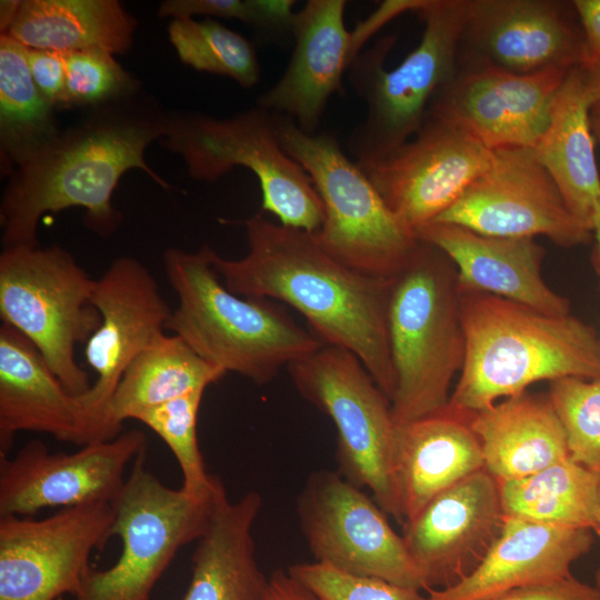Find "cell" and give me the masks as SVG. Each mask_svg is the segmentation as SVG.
<instances>
[{
	"label": "cell",
	"mask_w": 600,
	"mask_h": 600,
	"mask_svg": "<svg viewBox=\"0 0 600 600\" xmlns=\"http://www.w3.org/2000/svg\"><path fill=\"white\" fill-rule=\"evenodd\" d=\"M293 0H167L158 10L162 18L192 19L208 16L238 19L267 37L292 36Z\"/></svg>",
	"instance_id": "obj_37"
},
{
	"label": "cell",
	"mask_w": 600,
	"mask_h": 600,
	"mask_svg": "<svg viewBox=\"0 0 600 600\" xmlns=\"http://www.w3.org/2000/svg\"><path fill=\"white\" fill-rule=\"evenodd\" d=\"M599 522H600V498H599ZM594 586H597L600 589V568L596 571V574H594Z\"/></svg>",
	"instance_id": "obj_47"
},
{
	"label": "cell",
	"mask_w": 600,
	"mask_h": 600,
	"mask_svg": "<svg viewBox=\"0 0 600 600\" xmlns=\"http://www.w3.org/2000/svg\"><path fill=\"white\" fill-rule=\"evenodd\" d=\"M248 253L212 264L223 284L247 298L282 301L328 346L353 353L391 401L388 306L393 279L351 269L326 252L311 232L276 223L259 212L244 222Z\"/></svg>",
	"instance_id": "obj_1"
},
{
	"label": "cell",
	"mask_w": 600,
	"mask_h": 600,
	"mask_svg": "<svg viewBox=\"0 0 600 600\" xmlns=\"http://www.w3.org/2000/svg\"><path fill=\"white\" fill-rule=\"evenodd\" d=\"M484 470L498 482L533 474L569 457L562 424L549 400L521 393L470 414Z\"/></svg>",
	"instance_id": "obj_27"
},
{
	"label": "cell",
	"mask_w": 600,
	"mask_h": 600,
	"mask_svg": "<svg viewBox=\"0 0 600 600\" xmlns=\"http://www.w3.org/2000/svg\"><path fill=\"white\" fill-rule=\"evenodd\" d=\"M589 529L542 523L506 516L488 553L461 581L429 589L421 600H493L517 589L563 579L589 552Z\"/></svg>",
	"instance_id": "obj_22"
},
{
	"label": "cell",
	"mask_w": 600,
	"mask_h": 600,
	"mask_svg": "<svg viewBox=\"0 0 600 600\" xmlns=\"http://www.w3.org/2000/svg\"><path fill=\"white\" fill-rule=\"evenodd\" d=\"M136 27L117 0H23L1 34L30 49L121 54L130 50Z\"/></svg>",
	"instance_id": "obj_29"
},
{
	"label": "cell",
	"mask_w": 600,
	"mask_h": 600,
	"mask_svg": "<svg viewBox=\"0 0 600 600\" xmlns=\"http://www.w3.org/2000/svg\"><path fill=\"white\" fill-rule=\"evenodd\" d=\"M416 237L440 250L458 270L468 291L500 297L538 311L566 316L569 302L554 292L541 273L543 249L533 238H500L432 221Z\"/></svg>",
	"instance_id": "obj_24"
},
{
	"label": "cell",
	"mask_w": 600,
	"mask_h": 600,
	"mask_svg": "<svg viewBox=\"0 0 600 600\" xmlns=\"http://www.w3.org/2000/svg\"><path fill=\"white\" fill-rule=\"evenodd\" d=\"M21 1L19 0H2L0 4V29L1 33H6L13 22Z\"/></svg>",
	"instance_id": "obj_45"
},
{
	"label": "cell",
	"mask_w": 600,
	"mask_h": 600,
	"mask_svg": "<svg viewBox=\"0 0 600 600\" xmlns=\"http://www.w3.org/2000/svg\"><path fill=\"white\" fill-rule=\"evenodd\" d=\"M137 94L94 109L13 168L0 204L3 248L39 246L40 218L72 207L86 210L88 228L109 236L121 222L112 194L131 169L170 188L144 159L148 146L166 136L168 114Z\"/></svg>",
	"instance_id": "obj_2"
},
{
	"label": "cell",
	"mask_w": 600,
	"mask_h": 600,
	"mask_svg": "<svg viewBox=\"0 0 600 600\" xmlns=\"http://www.w3.org/2000/svg\"><path fill=\"white\" fill-rule=\"evenodd\" d=\"M214 250L170 248L163 269L178 297L167 330L200 357L256 384L272 381L281 370L323 343L269 299L230 291L212 264Z\"/></svg>",
	"instance_id": "obj_4"
},
{
	"label": "cell",
	"mask_w": 600,
	"mask_h": 600,
	"mask_svg": "<svg viewBox=\"0 0 600 600\" xmlns=\"http://www.w3.org/2000/svg\"><path fill=\"white\" fill-rule=\"evenodd\" d=\"M504 517L499 483L482 469L406 521L401 536L424 591L453 586L473 571L498 539Z\"/></svg>",
	"instance_id": "obj_20"
},
{
	"label": "cell",
	"mask_w": 600,
	"mask_h": 600,
	"mask_svg": "<svg viewBox=\"0 0 600 600\" xmlns=\"http://www.w3.org/2000/svg\"><path fill=\"white\" fill-rule=\"evenodd\" d=\"M493 154L494 150L464 130L426 116L411 140L359 167L389 208L416 233L462 196L489 168Z\"/></svg>",
	"instance_id": "obj_16"
},
{
	"label": "cell",
	"mask_w": 600,
	"mask_h": 600,
	"mask_svg": "<svg viewBox=\"0 0 600 600\" xmlns=\"http://www.w3.org/2000/svg\"><path fill=\"white\" fill-rule=\"evenodd\" d=\"M143 432L130 430L114 439L52 453L33 440L13 458L0 456V517L34 516L46 508L112 503L126 482V469L146 453Z\"/></svg>",
	"instance_id": "obj_18"
},
{
	"label": "cell",
	"mask_w": 600,
	"mask_h": 600,
	"mask_svg": "<svg viewBox=\"0 0 600 600\" xmlns=\"http://www.w3.org/2000/svg\"><path fill=\"white\" fill-rule=\"evenodd\" d=\"M444 259L436 247L420 241L408 266L393 279L388 333L397 424L446 410L452 378L463 363L459 301Z\"/></svg>",
	"instance_id": "obj_6"
},
{
	"label": "cell",
	"mask_w": 600,
	"mask_h": 600,
	"mask_svg": "<svg viewBox=\"0 0 600 600\" xmlns=\"http://www.w3.org/2000/svg\"><path fill=\"white\" fill-rule=\"evenodd\" d=\"M532 150L571 212L591 230L600 176L582 66L566 77L553 99L548 127Z\"/></svg>",
	"instance_id": "obj_28"
},
{
	"label": "cell",
	"mask_w": 600,
	"mask_h": 600,
	"mask_svg": "<svg viewBox=\"0 0 600 600\" xmlns=\"http://www.w3.org/2000/svg\"><path fill=\"white\" fill-rule=\"evenodd\" d=\"M28 48L0 36V147L13 168L59 133L52 107L37 88Z\"/></svg>",
	"instance_id": "obj_32"
},
{
	"label": "cell",
	"mask_w": 600,
	"mask_h": 600,
	"mask_svg": "<svg viewBox=\"0 0 600 600\" xmlns=\"http://www.w3.org/2000/svg\"><path fill=\"white\" fill-rule=\"evenodd\" d=\"M591 232L594 238V266L600 277V198L596 201L593 206V211L591 216Z\"/></svg>",
	"instance_id": "obj_44"
},
{
	"label": "cell",
	"mask_w": 600,
	"mask_h": 600,
	"mask_svg": "<svg viewBox=\"0 0 600 600\" xmlns=\"http://www.w3.org/2000/svg\"><path fill=\"white\" fill-rule=\"evenodd\" d=\"M262 600H320L289 571L276 570L268 580Z\"/></svg>",
	"instance_id": "obj_42"
},
{
	"label": "cell",
	"mask_w": 600,
	"mask_h": 600,
	"mask_svg": "<svg viewBox=\"0 0 600 600\" xmlns=\"http://www.w3.org/2000/svg\"><path fill=\"white\" fill-rule=\"evenodd\" d=\"M549 400L562 424L569 457L600 476V378L551 381Z\"/></svg>",
	"instance_id": "obj_35"
},
{
	"label": "cell",
	"mask_w": 600,
	"mask_h": 600,
	"mask_svg": "<svg viewBox=\"0 0 600 600\" xmlns=\"http://www.w3.org/2000/svg\"><path fill=\"white\" fill-rule=\"evenodd\" d=\"M584 40V62L600 63V0L572 1Z\"/></svg>",
	"instance_id": "obj_41"
},
{
	"label": "cell",
	"mask_w": 600,
	"mask_h": 600,
	"mask_svg": "<svg viewBox=\"0 0 600 600\" xmlns=\"http://www.w3.org/2000/svg\"><path fill=\"white\" fill-rule=\"evenodd\" d=\"M458 61L520 74L583 64V33L572 1L469 0Z\"/></svg>",
	"instance_id": "obj_19"
},
{
	"label": "cell",
	"mask_w": 600,
	"mask_h": 600,
	"mask_svg": "<svg viewBox=\"0 0 600 600\" xmlns=\"http://www.w3.org/2000/svg\"><path fill=\"white\" fill-rule=\"evenodd\" d=\"M162 146L180 156L194 180L213 182L233 167L258 179L261 210L281 224L317 232L322 201L306 170L281 147L273 114L259 106L229 118L170 113Z\"/></svg>",
	"instance_id": "obj_8"
},
{
	"label": "cell",
	"mask_w": 600,
	"mask_h": 600,
	"mask_svg": "<svg viewBox=\"0 0 600 600\" xmlns=\"http://www.w3.org/2000/svg\"><path fill=\"white\" fill-rule=\"evenodd\" d=\"M203 392H190L146 409L134 418L169 447L182 473L181 488L197 497L209 494L217 480L216 476L206 471L197 438V419Z\"/></svg>",
	"instance_id": "obj_34"
},
{
	"label": "cell",
	"mask_w": 600,
	"mask_h": 600,
	"mask_svg": "<svg viewBox=\"0 0 600 600\" xmlns=\"http://www.w3.org/2000/svg\"><path fill=\"white\" fill-rule=\"evenodd\" d=\"M170 42L180 60L198 71L229 77L243 88L260 80L253 44L213 19H173L168 26Z\"/></svg>",
	"instance_id": "obj_33"
},
{
	"label": "cell",
	"mask_w": 600,
	"mask_h": 600,
	"mask_svg": "<svg viewBox=\"0 0 600 600\" xmlns=\"http://www.w3.org/2000/svg\"><path fill=\"white\" fill-rule=\"evenodd\" d=\"M66 90L62 108H101L138 93V82L113 54L103 50L63 53Z\"/></svg>",
	"instance_id": "obj_36"
},
{
	"label": "cell",
	"mask_w": 600,
	"mask_h": 600,
	"mask_svg": "<svg viewBox=\"0 0 600 600\" xmlns=\"http://www.w3.org/2000/svg\"><path fill=\"white\" fill-rule=\"evenodd\" d=\"M468 6L469 0H421L414 11L424 23L420 42L391 70L384 60L393 36L352 60L348 78L366 104L363 120L348 139L359 166L390 154L419 131L432 97L457 69Z\"/></svg>",
	"instance_id": "obj_5"
},
{
	"label": "cell",
	"mask_w": 600,
	"mask_h": 600,
	"mask_svg": "<svg viewBox=\"0 0 600 600\" xmlns=\"http://www.w3.org/2000/svg\"><path fill=\"white\" fill-rule=\"evenodd\" d=\"M110 502L62 508L34 520L0 517V600H56L74 596L93 550L113 536Z\"/></svg>",
	"instance_id": "obj_13"
},
{
	"label": "cell",
	"mask_w": 600,
	"mask_h": 600,
	"mask_svg": "<svg viewBox=\"0 0 600 600\" xmlns=\"http://www.w3.org/2000/svg\"><path fill=\"white\" fill-rule=\"evenodd\" d=\"M286 369L298 392L333 421L342 476L369 488L382 510L403 524L393 480L391 401L362 362L348 350L322 344Z\"/></svg>",
	"instance_id": "obj_11"
},
{
	"label": "cell",
	"mask_w": 600,
	"mask_h": 600,
	"mask_svg": "<svg viewBox=\"0 0 600 600\" xmlns=\"http://www.w3.org/2000/svg\"><path fill=\"white\" fill-rule=\"evenodd\" d=\"M498 483L506 516L600 533V476L570 457Z\"/></svg>",
	"instance_id": "obj_31"
},
{
	"label": "cell",
	"mask_w": 600,
	"mask_h": 600,
	"mask_svg": "<svg viewBox=\"0 0 600 600\" xmlns=\"http://www.w3.org/2000/svg\"><path fill=\"white\" fill-rule=\"evenodd\" d=\"M570 70L520 74L458 61L452 77L432 97L426 116L464 130L491 150L533 149Z\"/></svg>",
	"instance_id": "obj_17"
},
{
	"label": "cell",
	"mask_w": 600,
	"mask_h": 600,
	"mask_svg": "<svg viewBox=\"0 0 600 600\" xmlns=\"http://www.w3.org/2000/svg\"><path fill=\"white\" fill-rule=\"evenodd\" d=\"M346 7L344 0H309L296 13L290 61L257 106L317 133L330 98L344 91L343 73L359 53L344 23Z\"/></svg>",
	"instance_id": "obj_21"
},
{
	"label": "cell",
	"mask_w": 600,
	"mask_h": 600,
	"mask_svg": "<svg viewBox=\"0 0 600 600\" xmlns=\"http://www.w3.org/2000/svg\"><path fill=\"white\" fill-rule=\"evenodd\" d=\"M281 147L309 174L324 218L314 237L321 248L359 272L393 279L408 266L419 239L389 208L366 172L330 132L309 134L273 113Z\"/></svg>",
	"instance_id": "obj_7"
},
{
	"label": "cell",
	"mask_w": 600,
	"mask_h": 600,
	"mask_svg": "<svg viewBox=\"0 0 600 600\" xmlns=\"http://www.w3.org/2000/svg\"><path fill=\"white\" fill-rule=\"evenodd\" d=\"M27 58L40 93L52 107L62 108L66 90L63 53L28 48Z\"/></svg>",
	"instance_id": "obj_39"
},
{
	"label": "cell",
	"mask_w": 600,
	"mask_h": 600,
	"mask_svg": "<svg viewBox=\"0 0 600 600\" xmlns=\"http://www.w3.org/2000/svg\"><path fill=\"white\" fill-rule=\"evenodd\" d=\"M224 374L179 336L163 334L123 372L109 404L108 423L119 436L123 421L190 392L204 391Z\"/></svg>",
	"instance_id": "obj_30"
},
{
	"label": "cell",
	"mask_w": 600,
	"mask_h": 600,
	"mask_svg": "<svg viewBox=\"0 0 600 600\" xmlns=\"http://www.w3.org/2000/svg\"><path fill=\"white\" fill-rule=\"evenodd\" d=\"M464 417L447 408L397 424L392 467L403 523L439 493L484 469L479 441Z\"/></svg>",
	"instance_id": "obj_25"
},
{
	"label": "cell",
	"mask_w": 600,
	"mask_h": 600,
	"mask_svg": "<svg viewBox=\"0 0 600 600\" xmlns=\"http://www.w3.org/2000/svg\"><path fill=\"white\" fill-rule=\"evenodd\" d=\"M591 123H592L593 136L600 143V123L597 121H593L592 119H591Z\"/></svg>",
	"instance_id": "obj_46"
},
{
	"label": "cell",
	"mask_w": 600,
	"mask_h": 600,
	"mask_svg": "<svg viewBox=\"0 0 600 600\" xmlns=\"http://www.w3.org/2000/svg\"><path fill=\"white\" fill-rule=\"evenodd\" d=\"M19 431H36L86 446L102 441L78 396L71 394L38 349L20 332L0 327V456Z\"/></svg>",
	"instance_id": "obj_23"
},
{
	"label": "cell",
	"mask_w": 600,
	"mask_h": 600,
	"mask_svg": "<svg viewBox=\"0 0 600 600\" xmlns=\"http://www.w3.org/2000/svg\"><path fill=\"white\" fill-rule=\"evenodd\" d=\"M297 513L314 561L424 591L404 540L387 513L342 474L311 473L297 498Z\"/></svg>",
	"instance_id": "obj_12"
},
{
	"label": "cell",
	"mask_w": 600,
	"mask_h": 600,
	"mask_svg": "<svg viewBox=\"0 0 600 600\" xmlns=\"http://www.w3.org/2000/svg\"><path fill=\"white\" fill-rule=\"evenodd\" d=\"M91 304L100 323L86 342L87 363L97 378L78 396L102 441L116 436L108 409L117 386L132 360L161 338L172 310L157 280L138 259L123 256L96 279Z\"/></svg>",
	"instance_id": "obj_15"
},
{
	"label": "cell",
	"mask_w": 600,
	"mask_h": 600,
	"mask_svg": "<svg viewBox=\"0 0 600 600\" xmlns=\"http://www.w3.org/2000/svg\"><path fill=\"white\" fill-rule=\"evenodd\" d=\"M261 504L254 491L231 501L220 480L182 600H262L269 578L259 568L252 537Z\"/></svg>",
	"instance_id": "obj_26"
},
{
	"label": "cell",
	"mask_w": 600,
	"mask_h": 600,
	"mask_svg": "<svg viewBox=\"0 0 600 600\" xmlns=\"http://www.w3.org/2000/svg\"><path fill=\"white\" fill-rule=\"evenodd\" d=\"M96 279L59 246H18L0 254V318L26 337L73 396L90 388L76 346L100 323L91 304Z\"/></svg>",
	"instance_id": "obj_9"
},
{
	"label": "cell",
	"mask_w": 600,
	"mask_h": 600,
	"mask_svg": "<svg viewBox=\"0 0 600 600\" xmlns=\"http://www.w3.org/2000/svg\"><path fill=\"white\" fill-rule=\"evenodd\" d=\"M144 456L133 461L112 502L121 553L108 569L89 567L74 600H149L177 552L197 541L208 524L220 479L209 494L192 496L163 484L146 468Z\"/></svg>",
	"instance_id": "obj_10"
},
{
	"label": "cell",
	"mask_w": 600,
	"mask_h": 600,
	"mask_svg": "<svg viewBox=\"0 0 600 600\" xmlns=\"http://www.w3.org/2000/svg\"><path fill=\"white\" fill-rule=\"evenodd\" d=\"M493 600H600V589L570 574L553 582L517 589Z\"/></svg>",
	"instance_id": "obj_40"
},
{
	"label": "cell",
	"mask_w": 600,
	"mask_h": 600,
	"mask_svg": "<svg viewBox=\"0 0 600 600\" xmlns=\"http://www.w3.org/2000/svg\"><path fill=\"white\" fill-rule=\"evenodd\" d=\"M289 573L320 600H421L419 590L383 579L358 576L313 561L291 566Z\"/></svg>",
	"instance_id": "obj_38"
},
{
	"label": "cell",
	"mask_w": 600,
	"mask_h": 600,
	"mask_svg": "<svg viewBox=\"0 0 600 600\" xmlns=\"http://www.w3.org/2000/svg\"><path fill=\"white\" fill-rule=\"evenodd\" d=\"M581 66L589 99L590 116L593 121L600 123V63Z\"/></svg>",
	"instance_id": "obj_43"
},
{
	"label": "cell",
	"mask_w": 600,
	"mask_h": 600,
	"mask_svg": "<svg viewBox=\"0 0 600 600\" xmlns=\"http://www.w3.org/2000/svg\"><path fill=\"white\" fill-rule=\"evenodd\" d=\"M434 221L490 237L543 236L563 247L592 236L529 148L494 150L489 168Z\"/></svg>",
	"instance_id": "obj_14"
},
{
	"label": "cell",
	"mask_w": 600,
	"mask_h": 600,
	"mask_svg": "<svg viewBox=\"0 0 600 600\" xmlns=\"http://www.w3.org/2000/svg\"><path fill=\"white\" fill-rule=\"evenodd\" d=\"M459 313L464 357L448 406L453 412L470 416L543 380L600 378V340L570 313L476 291L460 300Z\"/></svg>",
	"instance_id": "obj_3"
}]
</instances>
